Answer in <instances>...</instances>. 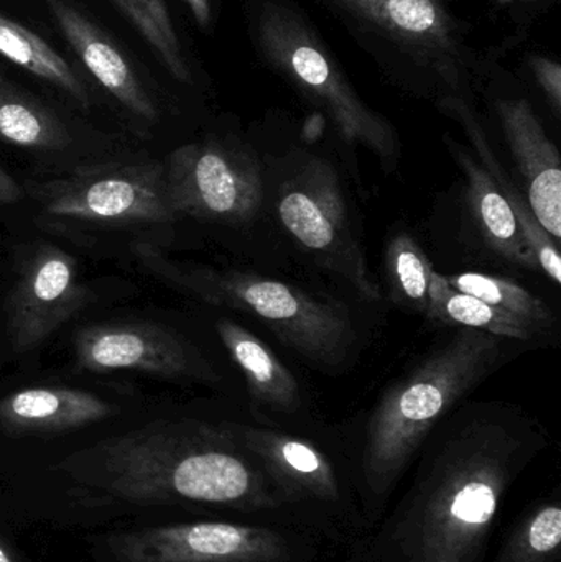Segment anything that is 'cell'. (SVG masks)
<instances>
[{
  "label": "cell",
  "mask_w": 561,
  "mask_h": 562,
  "mask_svg": "<svg viewBox=\"0 0 561 562\" xmlns=\"http://www.w3.org/2000/svg\"><path fill=\"white\" fill-rule=\"evenodd\" d=\"M547 446L516 406H457L422 446L407 491L345 562H487L504 502Z\"/></svg>",
  "instance_id": "obj_1"
},
{
  "label": "cell",
  "mask_w": 561,
  "mask_h": 562,
  "mask_svg": "<svg viewBox=\"0 0 561 562\" xmlns=\"http://www.w3.org/2000/svg\"><path fill=\"white\" fill-rule=\"evenodd\" d=\"M56 471L92 507L204 505L289 524L266 472L227 423L155 422L76 452Z\"/></svg>",
  "instance_id": "obj_2"
},
{
  "label": "cell",
  "mask_w": 561,
  "mask_h": 562,
  "mask_svg": "<svg viewBox=\"0 0 561 562\" xmlns=\"http://www.w3.org/2000/svg\"><path fill=\"white\" fill-rule=\"evenodd\" d=\"M506 337L460 327L389 386L351 456L372 530L430 432L506 362Z\"/></svg>",
  "instance_id": "obj_3"
},
{
  "label": "cell",
  "mask_w": 561,
  "mask_h": 562,
  "mask_svg": "<svg viewBox=\"0 0 561 562\" xmlns=\"http://www.w3.org/2000/svg\"><path fill=\"white\" fill-rule=\"evenodd\" d=\"M332 15L404 91L473 102L496 71L500 49L478 43L460 0H310Z\"/></svg>",
  "instance_id": "obj_4"
},
{
  "label": "cell",
  "mask_w": 561,
  "mask_h": 562,
  "mask_svg": "<svg viewBox=\"0 0 561 562\" xmlns=\"http://www.w3.org/2000/svg\"><path fill=\"white\" fill-rule=\"evenodd\" d=\"M244 15L259 61L332 121L348 147L361 145L394 170L401 158L394 124L358 94L305 10L295 0H246Z\"/></svg>",
  "instance_id": "obj_5"
},
{
  "label": "cell",
  "mask_w": 561,
  "mask_h": 562,
  "mask_svg": "<svg viewBox=\"0 0 561 562\" xmlns=\"http://www.w3.org/2000/svg\"><path fill=\"white\" fill-rule=\"evenodd\" d=\"M134 254L158 280L213 306L253 314L315 366L338 367L355 347L351 316L335 301L253 273L173 262L152 244H138Z\"/></svg>",
  "instance_id": "obj_6"
},
{
  "label": "cell",
  "mask_w": 561,
  "mask_h": 562,
  "mask_svg": "<svg viewBox=\"0 0 561 562\" xmlns=\"http://www.w3.org/2000/svg\"><path fill=\"white\" fill-rule=\"evenodd\" d=\"M272 484L285 520L323 547L351 557L372 533L351 459H339L305 436L227 423Z\"/></svg>",
  "instance_id": "obj_7"
},
{
  "label": "cell",
  "mask_w": 561,
  "mask_h": 562,
  "mask_svg": "<svg viewBox=\"0 0 561 562\" xmlns=\"http://www.w3.org/2000/svg\"><path fill=\"white\" fill-rule=\"evenodd\" d=\"M287 161L285 178L277 190L283 229L319 267L341 277L364 300H381L335 167L308 151H293Z\"/></svg>",
  "instance_id": "obj_8"
},
{
  "label": "cell",
  "mask_w": 561,
  "mask_h": 562,
  "mask_svg": "<svg viewBox=\"0 0 561 562\" xmlns=\"http://www.w3.org/2000/svg\"><path fill=\"white\" fill-rule=\"evenodd\" d=\"M119 562H315L319 541L283 521H197L142 528L108 540Z\"/></svg>",
  "instance_id": "obj_9"
},
{
  "label": "cell",
  "mask_w": 561,
  "mask_h": 562,
  "mask_svg": "<svg viewBox=\"0 0 561 562\" xmlns=\"http://www.w3.org/2000/svg\"><path fill=\"white\" fill-rule=\"evenodd\" d=\"M43 214L99 227L173 223L165 191L164 161L78 168L58 180L32 184Z\"/></svg>",
  "instance_id": "obj_10"
},
{
  "label": "cell",
  "mask_w": 561,
  "mask_h": 562,
  "mask_svg": "<svg viewBox=\"0 0 561 562\" xmlns=\"http://www.w3.org/2000/svg\"><path fill=\"white\" fill-rule=\"evenodd\" d=\"M164 167L168 206L177 217L240 226L262 207V167L253 151L234 142L207 138L183 145Z\"/></svg>",
  "instance_id": "obj_11"
},
{
  "label": "cell",
  "mask_w": 561,
  "mask_h": 562,
  "mask_svg": "<svg viewBox=\"0 0 561 562\" xmlns=\"http://www.w3.org/2000/svg\"><path fill=\"white\" fill-rule=\"evenodd\" d=\"M91 297L71 254L52 244L30 250L7 301V333L15 353L45 342Z\"/></svg>",
  "instance_id": "obj_12"
},
{
  "label": "cell",
  "mask_w": 561,
  "mask_h": 562,
  "mask_svg": "<svg viewBox=\"0 0 561 562\" xmlns=\"http://www.w3.org/2000/svg\"><path fill=\"white\" fill-rule=\"evenodd\" d=\"M76 366L92 373L119 370L164 379L213 380L214 372L177 330L154 323L92 324L75 337Z\"/></svg>",
  "instance_id": "obj_13"
},
{
  "label": "cell",
  "mask_w": 561,
  "mask_h": 562,
  "mask_svg": "<svg viewBox=\"0 0 561 562\" xmlns=\"http://www.w3.org/2000/svg\"><path fill=\"white\" fill-rule=\"evenodd\" d=\"M504 137L526 183L527 204L540 226L560 244L561 167L556 147L526 98L494 99Z\"/></svg>",
  "instance_id": "obj_14"
},
{
  "label": "cell",
  "mask_w": 561,
  "mask_h": 562,
  "mask_svg": "<svg viewBox=\"0 0 561 562\" xmlns=\"http://www.w3.org/2000/svg\"><path fill=\"white\" fill-rule=\"evenodd\" d=\"M59 32L96 81L127 111L145 121H155L158 109L137 72L111 36L69 0H45Z\"/></svg>",
  "instance_id": "obj_15"
},
{
  "label": "cell",
  "mask_w": 561,
  "mask_h": 562,
  "mask_svg": "<svg viewBox=\"0 0 561 562\" xmlns=\"http://www.w3.org/2000/svg\"><path fill=\"white\" fill-rule=\"evenodd\" d=\"M114 415L101 396L75 389H25L0 400V429L10 436L58 435Z\"/></svg>",
  "instance_id": "obj_16"
},
{
  "label": "cell",
  "mask_w": 561,
  "mask_h": 562,
  "mask_svg": "<svg viewBox=\"0 0 561 562\" xmlns=\"http://www.w3.org/2000/svg\"><path fill=\"white\" fill-rule=\"evenodd\" d=\"M445 142L467 178L468 203L486 246L506 262L523 269L539 270L523 227L493 178L467 147L451 140L450 135L445 137Z\"/></svg>",
  "instance_id": "obj_17"
},
{
  "label": "cell",
  "mask_w": 561,
  "mask_h": 562,
  "mask_svg": "<svg viewBox=\"0 0 561 562\" xmlns=\"http://www.w3.org/2000/svg\"><path fill=\"white\" fill-rule=\"evenodd\" d=\"M437 108L448 117L460 122L461 127L464 128L471 144H473L478 157H480L478 161L483 165L484 170L490 173L501 193L506 196L507 203L513 207L514 214H516L517 221L523 227L524 236H526L527 246H529L530 252L536 259L537 267L553 283L559 284L561 281L559 244L543 231V227L540 226L539 221L530 211L524 194L514 187L513 181L504 173L503 167H501L500 160H497L490 140H487L483 124H481L480 117L474 111L473 102L467 101V99L448 98L438 102Z\"/></svg>",
  "instance_id": "obj_18"
},
{
  "label": "cell",
  "mask_w": 561,
  "mask_h": 562,
  "mask_svg": "<svg viewBox=\"0 0 561 562\" xmlns=\"http://www.w3.org/2000/svg\"><path fill=\"white\" fill-rule=\"evenodd\" d=\"M216 329L231 359L246 376L253 402L270 412H296L300 406L299 382L276 353L259 337L227 317L217 321Z\"/></svg>",
  "instance_id": "obj_19"
},
{
  "label": "cell",
  "mask_w": 561,
  "mask_h": 562,
  "mask_svg": "<svg viewBox=\"0 0 561 562\" xmlns=\"http://www.w3.org/2000/svg\"><path fill=\"white\" fill-rule=\"evenodd\" d=\"M0 140L30 150H61L71 137L52 109L0 75Z\"/></svg>",
  "instance_id": "obj_20"
},
{
  "label": "cell",
  "mask_w": 561,
  "mask_h": 562,
  "mask_svg": "<svg viewBox=\"0 0 561 562\" xmlns=\"http://www.w3.org/2000/svg\"><path fill=\"white\" fill-rule=\"evenodd\" d=\"M0 55L36 78L71 95L82 109L91 108L88 88L68 61L22 23L0 13Z\"/></svg>",
  "instance_id": "obj_21"
},
{
  "label": "cell",
  "mask_w": 561,
  "mask_h": 562,
  "mask_svg": "<svg viewBox=\"0 0 561 562\" xmlns=\"http://www.w3.org/2000/svg\"><path fill=\"white\" fill-rule=\"evenodd\" d=\"M427 317L448 326L468 327L483 330L506 339L534 340L539 333L529 324L471 294L455 290L445 280V276L434 272L431 277L430 304Z\"/></svg>",
  "instance_id": "obj_22"
},
{
  "label": "cell",
  "mask_w": 561,
  "mask_h": 562,
  "mask_svg": "<svg viewBox=\"0 0 561 562\" xmlns=\"http://www.w3.org/2000/svg\"><path fill=\"white\" fill-rule=\"evenodd\" d=\"M560 498H552L540 502L513 525L493 562H560Z\"/></svg>",
  "instance_id": "obj_23"
},
{
  "label": "cell",
  "mask_w": 561,
  "mask_h": 562,
  "mask_svg": "<svg viewBox=\"0 0 561 562\" xmlns=\"http://www.w3.org/2000/svg\"><path fill=\"white\" fill-rule=\"evenodd\" d=\"M445 280L455 290L471 294L524 321L539 334L546 333L556 324L552 310L539 296L520 284L514 283L513 280L476 272L457 273V276L445 277Z\"/></svg>",
  "instance_id": "obj_24"
},
{
  "label": "cell",
  "mask_w": 561,
  "mask_h": 562,
  "mask_svg": "<svg viewBox=\"0 0 561 562\" xmlns=\"http://www.w3.org/2000/svg\"><path fill=\"white\" fill-rule=\"evenodd\" d=\"M150 45L158 61L177 81L193 85V72L183 55L165 0H111Z\"/></svg>",
  "instance_id": "obj_25"
},
{
  "label": "cell",
  "mask_w": 561,
  "mask_h": 562,
  "mask_svg": "<svg viewBox=\"0 0 561 562\" xmlns=\"http://www.w3.org/2000/svg\"><path fill=\"white\" fill-rule=\"evenodd\" d=\"M385 272L395 303L427 316L435 269L411 234H395L388 244Z\"/></svg>",
  "instance_id": "obj_26"
},
{
  "label": "cell",
  "mask_w": 561,
  "mask_h": 562,
  "mask_svg": "<svg viewBox=\"0 0 561 562\" xmlns=\"http://www.w3.org/2000/svg\"><path fill=\"white\" fill-rule=\"evenodd\" d=\"M497 12L504 13L514 26L513 42H520L540 16L553 9L560 0H493Z\"/></svg>",
  "instance_id": "obj_27"
},
{
  "label": "cell",
  "mask_w": 561,
  "mask_h": 562,
  "mask_svg": "<svg viewBox=\"0 0 561 562\" xmlns=\"http://www.w3.org/2000/svg\"><path fill=\"white\" fill-rule=\"evenodd\" d=\"M527 68L532 72L537 86L542 91L547 104L552 109L553 115H561V65L559 59L547 55L527 56Z\"/></svg>",
  "instance_id": "obj_28"
},
{
  "label": "cell",
  "mask_w": 561,
  "mask_h": 562,
  "mask_svg": "<svg viewBox=\"0 0 561 562\" xmlns=\"http://www.w3.org/2000/svg\"><path fill=\"white\" fill-rule=\"evenodd\" d=\"M23 198V188L0 165V204H15Z\"/></svg>",
  "instance_id": "obj_29"
},
{
  "label": "cell",
  "mask_w": 561,
  "mask_h": 562,
  "mask_svg": "<svg viewBox=\"0 0 561 562\" xmlns=\"http://www.w3.org/2000/svg\"><path fill=\"white\" fill-rule=\"evenodd\" d=\"M190 7L198 26L206 30L211 25L213 19V9H211V0H183Z\"/></svg>",
  "instance_id": "obj_30"
},
{
  "label": "cell",
  "mask_w": 561,
  "mask_h": 562,
  "mask_svg": "<svg viewBox=\"0 0 561 562\" xmlns=\"http://www.w3.org/2000/svg\"><path fill=\"white\" fill-rule=\"evenodd\" d=\"M325 115L319 114V112H315V114L310 115L308 121L305 122L303 135H305L306 140L315 142L316 138L322 137L323 132H325Z\"/></svg>",
  "instance_id": "obj_31"
},
{
  "label": "cell",
  "mask_w": 561,
  "mask_h": 562,
  "mask_svg": "<svg viewBox=\"0 0 561 562\" xmlns=\"http://www.w3.org/2000/svg\"><path fill=\"white\" fill-rule=\"evenodd\" d=\"M0 562H16L12 557H10L9 551H7L2 544H0Z\"/></svg>",
  "instance_id": "obj_32"
}]
</instances>
